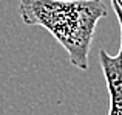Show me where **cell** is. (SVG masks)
Here are the masks:
<instances>
[{"label": "cell", "instance_id": "obj_1", "mask_svg": "<svg viewBox=\"0 0 122 115\" xmlns=\"http://www.w3.org/2000/svg\"><path fill=\"white\" fill-rule=\"evenodd\" d=\"M19 12L26 25L46 28L73 65L88 69L96 25L107 16L102 0H19Z\"/></svg>", "mask_w": 122, "mask_h": 115}, {"label": "cell", "instance_id": "obj_2", "mask_svg": "<svg viewBox=\"0 0 122 115\" xmlns=\"http://www.w3.org/2000/svg\"><path fill=\"white\" fill-rule=\"evenodd\" d=\"M111 6L116 12L121 27V47L116 56H110L105 50H101L99 61H101L104 78L107 82L108 97H110L108 115H122V11L114 0H111Z\"/></svg>", "mask_w": 122, "mask_h": 115}]
</instances>
